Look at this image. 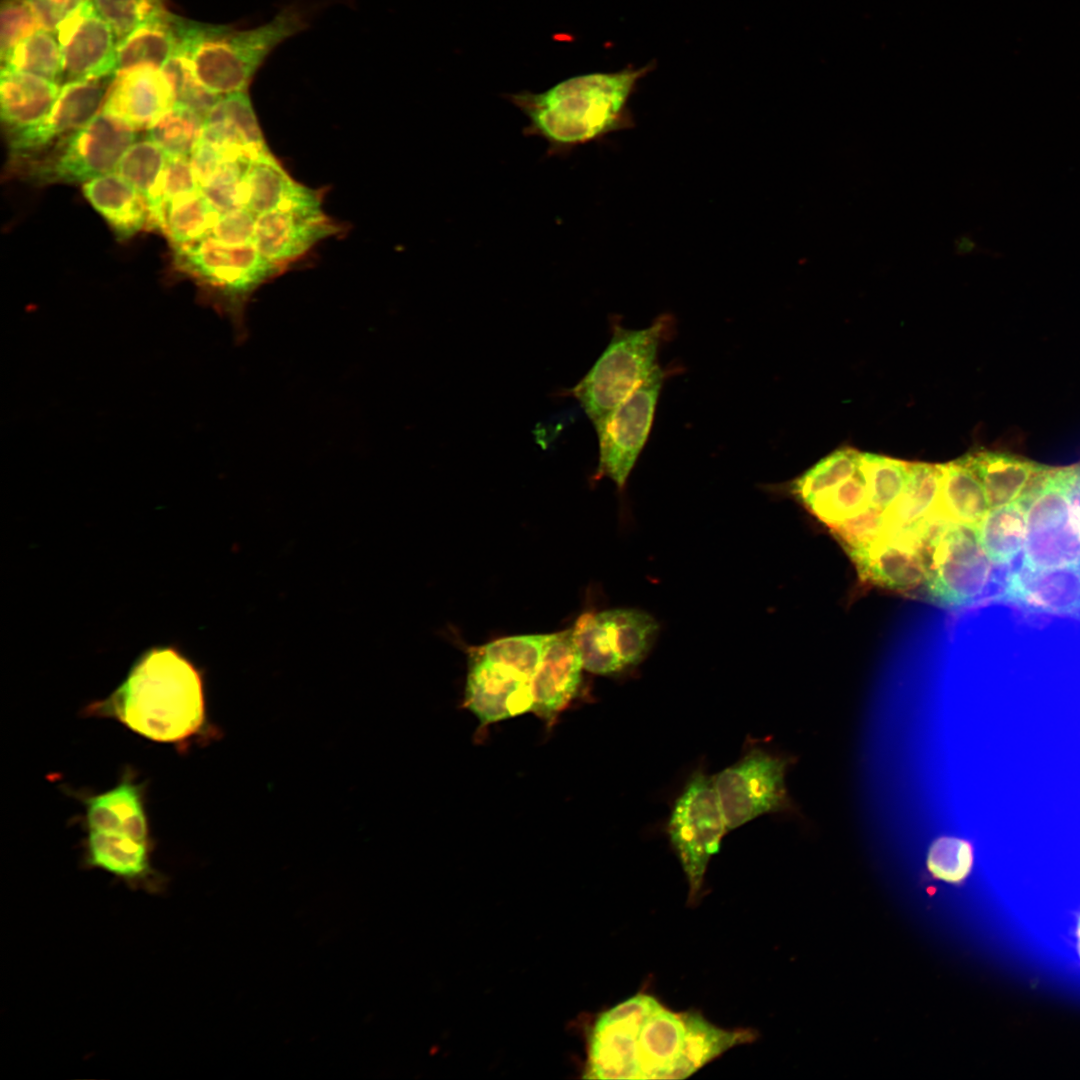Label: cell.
Instances as JSON below:
<instances>
[{
    "label": "cell",
    "mask_w": 1080,
    "mask_h": 1080,
    "mask_svg": "<svg viewBox=\"0 0 1080 1080\" xmlns=\"http://www.w3.org/2000/svg\"><path fill=\"white\" fill-rule=\"evenodd\" d=\"M573 629L584 669L598 675H616L646 658L658 636L659 624L645 611L615 608L583 613Z\"/></svg>",
    "instance_id": "30bf717a"
},
{
    "label": "cell",
    "mask_w": 1080,
    "mask_h": 1080,
    "mask_svg": "<svg viewBox=\"0 0 1080 1080\" xmlns=\"http://www.w3.org/2000/svg\"><path fill=\"white\" fill-rule=\"evenodd\" d=\"M994 601L1028 613L1080 619V565L1007 570Z\"/></svg>",
    "instance_id": "e0dca14e"
},
{
    "label": "cell",
    "mask_w": 1080,
    "mask_h": 1080,
    "mask_svg": "<svg viewBox=\"0 0 1080 1080\" xmlns=\"http://www.w3.org/2000/svg\"><path fill=\"white\" fill-rule=\"evenodd\" d=\"M791 758L752 747L713 776L728 830L765 814L793 811L785 776Z\"/></svg>",
    "instance_id": "8fae6325"
},
{
    "label": "cell",
    "mask_w": 1080,
    "mask_h": 1080,
    "mask_svg": "<svg viewBox=\"0 0 1080 1080\" xmlns=\"http://www.w3.org/2000/svg\"><path fill=\"white\" fill-rule=\"evenodd\" d=\"M226 159L229 158L220 149L201 138L190 155V161L200 188Z\"/></svg>",
    "instance_id": "c3c4849f"
},
{
    "label": "cell",
    "mask_w": 1080,
    "mask_h": 1080,
    "mask_svg": "<svg viewBox=\"0 0 1080 1080\" xmlns=\"http://www.w3.org/2000/svg\"><path fill=\"white\" fill-rule=\"evenodd\" d=\"M713 776L694 770L676 797L666 832L689 884V898L702 889L711 857L728 832Z\"/></svg>",
    "instance_id": "9c48e42d"
},
{
    "label": "cell",
    "mask_w": 1080,
    "mask_h": 1080,
    "mask_svg": "<svg viewBox=\"0 0 1080 1080\" xmlns=\"http://www.w3.org/2000/svg\"><path fill=\"white\" fill-rule=\"evenodd\" d=\"M88 0H28L43 29L55 33L58 26Z\"/></svg>",
    "instance_id": "7dc6e473"
},
{
    "label": "cell",
    "mask_w": 1080,
    "mask_h": 1080,
    "mask_svg": "<svg viewBox=\"0 0 1080 1080\" xmlns=\"http://www.w3.org/2000/svg\"><path fill=\"white\" fill-rule=\"evenodd\" d=\"M860 454L851 447L839 448L828 454L792 481L778 487L803 506L821 493L851 477L859 467Z\"/></svg>",
    "instance_id": "836d02e7"
},
{
    "label": "cell",
    "mask_w": 1080,
    "mask_h": 1080,
    "mask_svg": "<svg viewBox=\"0 0 1080 1080\" xmlns=\"http://www.w3.org/2000/svg\"><path fill=\"white\" fill-rule=\"evenodd\" d=\"M43 29L28 0H2L0 6L1 61L25 38Z\"/></svg>",
    "instance_id": "ee69618b"
},
{
    "label": "cell",
    "mask_w": 1080,
    "mask_h": 1080,
    "mask_svg": "<svg viewBox=\"0 0 1080 1080\" xmlns=\"http://www.w3.org/2000/svg\"><path fill=\"white\" fill-rule=\"evenodd\" d=\"M166 161V152L148 138L133 143L116 167V172L145 198L150 211V230L161 232L165 207L162 184Z\"/></svg>",
    "instance_id": "f1b7e54d"
},
{
    "label": "cell",
    "mask_w": 1080,
    "mask_h": 1080,
    "mask_svg": "<svg viewBox=\"0 0 1080 1080\" xmlns=\"http://www.w3.org/2000/svg\"><path fill=\"white\" fill-rule=\"evenodd\" d=\"M219 216L200 189L165 204L162 233L176 249L209 236Z\"/></svg>",
    "instance_id": "d6a6232c"
},
{
    "label": "cell",
    "mask_w": 1080,
    "mask_h": 1080,
    "mask_svg": "<svg viewBox=\"0 0 1080 1080\" xmlns=\"http://www.w3.org/2000/svg\"><path fill=\"white\" fill-rule=\"evenodd\" d=\"M296 183L266 149L251 158L245 178V207L256 216L282 207Z\"/></svg>",
    "instance_id": "1f68e13d"
},
{
    "label": "cell",
    "mask_w": 1080,
    "mask_h": 1080,
    "mask_svg": "<svg viewBox=\"0 0 1080 1080\" xmlns=\"http://www.w3.org/2000/svg\"><path fill=\"white\" fill-rule=\"evenodd\" d=\"M832 535L851 558L866 552L885 534L884 511L869 506L862 512L829 527Z\"/></svg>",
    "instance_id": "b9f144b4"
},
{
    "label": "cell",
    "mask_w": 1080,
    "mask_h": 1080,
    "mask_svg": "<svg viewBox=\"0 0 1080 1080\" xmlns=\"http://www.w3.org/2000/svg\"><path fill=\"white\" fill-rule=\"evenodd\" d=\"M1022 565L1033 568L1080 565V523L1060 479L1049 469L1026 497Z\"/></svg>",
    "instance_id": "7c38bea8"
},
{
    "label": "cell",
    "mask_w": 1080,
    "mask_h": 1080,
    "mask_svg": "<svg viewBox=\"0 0 1080 1080\" xmlns=\"http://www.w3.org/2000/svg\"><path fill=\"white\" fill-rule=\"evenodd\" d=\"M87 831L150 838L143 786L129 774L113 788L84 799Z\"/></svg>",
    "instance_id": "603a6c76"
},
{
    "label": "cell",
    "mask_w": 1080,
    "mask_h": 1080,
    "mask_svg": "<svg viewBox=\"0 0 1080 1080\" xmlns=\"http://www.w3.org/2000/svg\"><path fill=\"white\" fill-rule=\"evenodd\" d=\"M110 25L117 41L166 12L163 0H89Z\"/></svg>",
    "instance_id": "7bdbcfd3"
},
{
    "label": "cell",
    "mask_w": 1080,
    "mask_h": 1080,
    "mask_svg": "<svg viewBox=\"0 0 1080 1080\" xmlns=\"http://www.w3.org/2000/svg\"><path fill=\"white\" fill-rule=\"evenodd\" d=\"M174 103L162 70L143 66L115 74L101 111L135 130L148 129Z\"/></svg>",
    "instance_id": "ffe728a7"
},
{
    "label": "cell",
    "mask_w": 1080,
    "mask_h": 1080,
    "mask_svg": "<svg viewBox=\"0 0 1080 1080\" xmlns=\"http://www.w3.org/2000/svg\"><path fill=\"white\" fill-rule=\"evenodd\" d=\"M337 231L321 205L277 208L257 216L253 244L265 258L284 269Z\"/></svg>",
    "instance_id": "ac0fdd59"
},
{
    "label": "cell",
    "mask_w": 1080,
    "mask_h": 1080,
    "mask_svg": "<svg viewBox=\"0 0 1080 1080\" xmlns=\"http://www.w3.org/2000/svg\"><path fill=\"white\" fill-rule=\"evenodd\" d=\"M135 137L134 128L100 110L82 128L12 161L36 184L86 183L116 169Z\"/></svg>",
    "instance_id": "ba28073f"
},
{
    "label": "cell",
    "mask_w": 1080,
    "mask_h": 1080,
    "mask_svg": "<svg viewBox=\"0 0 1080 1080\" xmlns=\"http://www.w3.org/2000/svg\"><path fill=\"white\" fill-rule=\"evenodd\" d=\"M942 474V464L909 462L903 492L884 511L886 532L910 530L935 514Z\"/></svg>",
    "instance_id": "83f0119b"
},
{
    "label": "cell",
    "mask_w": 1080,
    "mask_h": 1080,
    "mask_svg": "<svg viewBox=\"0 0 1080 1080\" xmlns=\"http://www.w3.org/2000/svg\"><path fill=\"white\" fill-rule=\"evenodd\" d=\"M851 560L863 581L889 590L908 592L925 584L926 568L919 550L885 534L872 548Z\"/></svg>",
    "instance_id": "cb8c5ba5"
},
{
    "label": "cell",
    "mask_w": 1080,
    "mask_h": 1080,
    "mask_svg": "<svg viewBox=\"0 0 1080 1080\" xmlns=\"http://www.w3.org/2000/svg\"><path fill=\"white\" fill-rule=\"evenodd\" d=\"M161 70L171 86L175 103L185 105L204 117L222 96L208 91L199 82L188 57L179 47Z\"/></svg>",
    "instance_id": "ab89813d"
},
{
    "label": "cell",
    "mask_w": 1080,
    "mask_h": 1080,
    "mask_svg": "<svg viewBox=\"0 0 1080 1080\" xmlns=\"http://www.w3.org/2000/svg\"><path fill=\"white\" fill-rule=\"evenodd\" d=\"M183 21L166 11L118 40L116 73L143 66L161 69L180 45Z\"/></svg>",
    "instance_id": "4316f807"
},
{
    "label": "cell",
    "mask_w": 1080,
    "mask_h": 1080,
    "mask_svg": "<svg viewBox=\"0 0 1080 1080\" xmlns=\"http://www.w3.org/2000/svg\"><path fill=\"white\" fill-rule=\"evenodd\" d=\"M1027 501L1020 499L990 508L975 528L978 541L990 560L1009 567L1023 550Z\"/></svg>",
    "instance_id": "4dcf8cb0"
},
{
    "label": "cell",
    "mask_w": 1080,
    "mask_h": 1080,
    "mask_svg": "<svg viewBox=\"0 0 1080 1080\" xmlns=\"http://www.w3.org/2000/svg\"><path fill=\"white\" fill-rule=\"evenodd\" d=\"M114 76L64 82L40 122L7 133L12 159L39 152L89 123L102 109Z\"/></svg>",
    "instance_id": "9a60e30c"
},
{
    "label": "cell",
    "mask_w": 1080,
    "mask_h": 1080,
    "mask_svg": "<svg viewBox=\"0 0 1080 1080\" xmlns=\"http://www.w3.org/2000/svg\"><path fill=\"white\" fill-rule=\"evenodd\" d=\"M252 157L226 159L201 186V191L220 213L245 207V178Z\"/></svg>",
    "instance_id": "f35d334b"
},
{
    "label": "cell",
    "mask_w": 1080,
    "mask_h": 1080,
    "mask_svg": "<svg viewBox=\"0 0 1080 1080\" xmlns=\"http://www.w3.org/2000/svg\"><path fill=\"white\" fill-rule=\"evenodd\" d=\"M974 863V847L969 840L941 836L930 845L927 867L934 878L960 883L970 874Z\"/></svg>",
    "instance_id": "60d3db41"
},
{
    "label": "cell",
    "mask_w": 1080,
    "mask_h": 1080,
    "mask_svg": "<svg viewBox=\"0 0 1080 1080\" xmlns=\"http://www.w3.org/2000/svg\"><path fill=\"white\" fill-rule=\"evenodd\" d=\"M310 12L291 4L269 22L234 30L184 21L179 48L188 57L199 82L217 95L246 90L267 56L284 40L304 30Z\"/></svg>",
    "instance_id": "277c9868"
},
{
    "label": "cell",
    "mask_w": 1080,
    "mask_h": 1080,
    "mask_svg": "<svg viewBox=\"0 0 1080 1080\" xmlns=\"http://www.w3.org/2000/svg\"><path fill=\"white\" fill-rule=\"evenodd\" d=\"M2 66L38 75L61 85L63 65L56 34L40 29L18 43ZM63 84V83H62Z\"/></svg>",
    "instance_id": "d590c367"
},
{
    "label": "cell",
    "mask_w": 1080,
    "mask_h": 1080,
    "mask_svg": "<svg viewBox=\"0 0 1080 1080\" xmlns=\"http://www.w3.org/2000/svg\"><path fill=\"white\" fill-rule=\"evenodd\" d=\"M1077 938H1078V950H1079V954H1080V919L1078 921V926H1077Z\"/></svg>",
    "instance_id": "f907efd6"
},
{
    "label": "cell",
    "mask_w": 1080,
    "mask_h": 1080,
    "mask_svg": "<svg viewBox=\"0 0 1080 1080\" xmlns=\"http://www.w3.org/2000/svg\"><path fill=\"white\" fill-rule=\"evenodd\" d=\"M63 81L103 78L116 74L117 38L88 0L56 29Z\"/></svg>",
    "instance_id": "2e32d148"
},
{
    "label": "cell",
    "mask_w": 1080,
    "mask_h": 1080,
    "mask_svg": "<svg viewBox=\"0 0 1080 1080\" xmlns=\"http://www.w3.org/2000/svg\"><path fill=\"white\" fill-rule=\"evenodd\" d=\"M202 139L228 158L254 157L268 149L246 90L219 97L205 117Z\"/></svg>",
    "instance_id": "44dd1931"
},
{
    "label": "cell",
    "mask_w": 1080,
    "mask_h": 1080,
    "mask_svg": "<svg viewBox=\"0 0 1080 1080\" xmlns=\"http://www.w3.org/2000/svg\"><path fill=\"white\" fill-rule=\"evenodd\" d=\"M907 461L874 453L860 454L862 472L870 497V505L887 510L901 495L908 479Z\"/></svg>",
    "instance_id": "74e56055"
},
{
    "label": "cell",
    "mask_w": 1080,
    "mask_h": 1080,
    "mask_svg": "<svg viewBox=\"0 0 1080 1080\" xmlns=\"http://www.w3.org/2000/svg\"><path fill=\"white\" fill-rule=\"evenodd\" d=\"M204 122L198 112L174 103L148 128V138L167 155L190 157L202 138Z\"/></svg>",
    "instance_id": "e575fe53"
},
{
    "label": "cell",
    "mask_w": 1080,
    "mask_h": 1080,
    "mask_svg": "<svg viewBox=\"0 0 1080 1080\" xmlns=\"http://www.w3.org/2000/svg\"><path fill=\"white\" fill-rule=\"evenodd\" d=\"M942 472L936 516L975 529L990 509L980 481L960 458L942 464Z\"/></svg>",
    "instance_id": "f546056e"
},
{
    "label": "cell",
    "mask_w": 1080,
    "mask_h": 1080,
    "mask_svg": "<svg viewBox=\"0 0 1080 1080\" xmlns=\"http://www.w3.org/2000/svg\"><path fill=\"white\" fill-rule=\"evenodd\" d=\"M1058 473L1080 523V464L1058 469Z\"/></svg>",
    "instance_id": "681fc988"
},
{
    "label": "cell",
    "mask_w": 1080,
    "mask_h": 1080,
    "mask_svg": "<svg viewBox=\"0 0 1080 1080\" xmlns=\"http://www.w3.org/2000/svg\"><path fill=\"white\" fill-rule=\"evenodd\" d=\"M198 190H200V185L190 157L167 155L162 184L164 203L166 204Z\"/></svg>",
    "instance_id": "bcb514c9"
},
{
    "label": "cell",
    "mask_w": 1080,
    "mask_h": 1080,
    "mask_svg": "<svg viewBox=\"0 0 1080 1080\" xmlns=\"http://www.w3.org/2000/svg\"><path fill=\"white\" fill-rule=\"evenodd\" d=\"M667 375V371L659 366L596 432L599 461L593 480L608 477L619 491L625 489L628 477L648 440Z\"/></svg>",
    "instance_id": "4fadbf2b"
},
{
    "label": "cell",
    "mask_w": 1080,
    "mask_h": 1080,
    "mask_svg": "<svg viewBox=\"0 0 1080 1080\" xmlns=\"http://www.w3.org/2000/svg\"><path fill=\"white\" fill-rule=\"evenodd\" d=\"M82 191L119 239L150 230V211L145 198L118 173L110 172L87 181Z\"/></svg>",
    "instance_id": "484cf974"
},
{
    "label": "cell",
    "mask_w": 1080,
    "mask_h": 1080,
    "mask_svg": "<svg viewBox=\"0 0 1080 1080\" xmlns=\"http://www.w3.org/2000/svg\"><path fill=\"white\" fill-rule=\"evenodd\" d=\"M675 321L662 314L641 329L613 321L610 341L587 374L569 391L597 432L610 414L658 367V353Z\"/></svg>",
    "instance_id": "5b68a950"
},
{
    "label": "cell",
    "mask_w": 1080,
    "mask_h": 1080,
    "mask_svg": "<svg viewBox=\"0 0 1080 1080\" xmlns=\"http://www.w3.org/2000/svg\"><path fill=\"white\" fill-rule=\"evenodd\" d=\"M651 67L590 73L565 79L541 93L505 97L529 120L523 133L543 139L547 154L566 155L578 146L631 128L629 99Z\"/></svg>",
    "instance_id": "3957f363"
},
{
    "label": "cell",
    "mask_w": 1080,
    "mask_h": 1080,
    "mask_svg": "<svg viewBox=\"0 0 1080 1080\" xmlns=\"http://www.w3.org/2000/svg\"><path fill=\"white\" fill-rule=\"evenodd\" d=\"M754 1038L750 1030H726L697 1011L675 1012L638 993L595 1019L583 1077L684 1079Z\"/></svg>",
    "instance_id": "6da1fadb"
},
{
    "label": "cell",
    "mask_w": 1080,
    "mask_h": 1080,
    "mask_svg": "<svg viewBox=\"0 0 1080 1080\" xmlns=\"http://www.w3.org/2000/svg\"><path fill=\"white\" fill-rule=\"evenodd\" d=\"M583 670L573 627L550 633L532 678L533 703L530 712L552 722L575 697Z\"/></svg>",
    "instance_id": "d6986e66"
},
{
    "label": "cell",
    "mask_w": 1080,
    "mask_h": 1080,
    "mask_svg": "<svg viewBox=\"0 0 1080 1080\" xmlns=\"http://www.w3.org/2000/svg\"><path fill=\"white\" fill-rule=\"evenodd\" d=\"M919 551L926 568L930 597L948 608H965L994 601L1006 572L994 564L980 545L975 529L935 519Z\"/></svg>",
    "instance_id": "52a82bcc"
},
{
    "label": "cell",
    "mask_w": 1080,
    "mask_h": 1080,
    "mask_svg": "<svg viewBox=\"0 0 1080 1080\" xmlns=\"http://www.w3.org/2000/svg\"><path fill=\"white\" fill-rule=\"evenodd\" d=\"M532 676L517 666L471 647L465 705L482 725L530 712Z\"/></svg>",
    "instance_id": "5bb4252c"
},
{
    "label": "cell",
    "mask_w": 1080,
    "mask_h": 1080,
    "mask_svg": "<svg viewBox=\"0 0 1080 1080\" xmlns=\"http://www.w3.org/2000/svg\"><path fill=\"white\" fill-rule=\"evenodd\" d=\"M84 712L115 719L152 741L181 743L205 722L201 673L177 648L154 647L138 658L111 695Z\"/></svg>",
    "instance_id": "7a4b0ae2"
},
{
    "label": "cell",
    "mask_w": 1080,
    "mask_h": 1080,
    "mask_svg": "<svg viewBox=\"0 0 1080 1080\" xmlns=\"http://www.w3.org/2000/svg\"><path fill=\"white\" fill-rule=\"evenodd\" d=\"M869 506V491L858 467L851 477L821 493L804 507L830 527L855 516Z\"/></svg>",
    "instance_id": "8d00e7d4"
},
{
    "label": "cell",
    "mask_w": 1080,
    "mask_h": 1080,
    "mask_svg": "<svg viewBox=\"0 0 1080 1080\" xmlns=\"http://www.w3.org/2000/svg\"><path fill=\"white\" fill-rule=\"evenodd\" d=\"M61 85L46 78L1 66L0 115L8 133L40 122L53 107Z\"/></svg>",
    "instance_id": "d4e9b609"
},
{
    "label": "cell",
    "mask_w": 1080,
    "mask_h": 1080,
    "mask_svg": "<svg viewBox=\"0 0 1080 1080\" xmlns=\"http://www.w3.org/2000/svg\"><path fill=\"white\" fill-rule=\"evenodd\" d=\"M980 481L990 508L1028 496L1050 469L1007 453L981 450L960 458Z\"/></svg>",
    "instance_id": "7402d4cb"
},
{
    "label": "cell",
    "mask_w": 1080,
    "mask_h": 1080,
    "mask_svg": "<svg viewBox=\"0 0 1080 1080\" xmlns=\"http://www.w3.org/2000/svg\"><path fill=\"white\" fill-rule=\"evenodd\" d=\"M174 251L175 270L193 280L206 302L230 321L238 341L246 338L245 311L251 295L283 268L253 243L228 245L210 235Z\"/></svg>",
    "instance_id": "8992f818"
},
{
    "label": "cell",
    "mask_w": 1080,
    "mask_h": 1080,
    "mask_svg": "<svg viewBox=\"0 0 1080 1080\" xmlns=\"http://www.w3.org/2000/svg\"><path fill=\"white\" fill-rule=\"evenodd\" d=\"M256 218L244 207L220 214L210 236L228 245L253 243Z\"/></svg>",
    "instance_id": "f6af8a7d"
}]
</instances>
